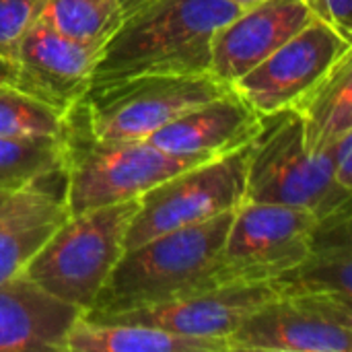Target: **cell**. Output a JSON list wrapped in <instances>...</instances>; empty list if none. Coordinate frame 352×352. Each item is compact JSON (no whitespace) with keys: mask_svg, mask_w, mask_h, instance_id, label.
Listing matches in <instances>:
<instances>
[{"mask_svg":"<svg viewBox=\"0 0 352 352\" xmlns=\"http://www.w3.org/2000/svg\"><path fill=\"white\" fill-rule=\"evenodd\" d=\"M136 208L138 198L68 214L21 274L82 314L91 311L126 252Z\"/></svg>","mask_w":352,"mask_h":352,"instance_id":"3","label":"cell"},{"mask_svg":"<svg viewBox=\"0 0 352 352\" xmlns=\"http://www.w3.org/2000/svg\"><path fill=\"white\" fill-rule=\"evenodd\" d=\"M245 200L285 204L322 219L351 204L352 192L334 182L326 148H307L301 116L285 107L260 116L248 146Z\"/></svg>","mask_w":352,"mask_h":352,"instance_id":"4","label":"cell"},{"mask_svg":"<svg viewBox=\"0 0 352 352\" xmlns=\"http://www.w3.org/2000/svg\"><path fill=\"white\" fill-rule=\"evenodd\" d=\"M314 16L307 0H262L243 8L217 31L210 72L231 87Z\"/></svg>","mask_w":352,"mask_h":352,"instance_id":"13","label":"cell"},{"mask_svg":"<svg viewBox=\"0 0 352 352\" xmlns=\"http://www.w3.org/2000/svg\"><path fill=\"white\" fill-rule=\"evenodd\" d=\"M239 12L225 0H153L103 45L91 87L142 74H208L212 39Z\"/></svg>","mask_w":352,"mask_h":352,"instance_id":"1","label":"cell"},{"mask_svg":"<svg viewBox=\"0 0 352 352\" xmlns=\"http://www.w3.org/2000/svg\"><path fill=\"white\" fill-rule=\"evenodd\" d=\"M64 138H2L0 136V192L14 194L27 188L64 182Z\"/></svg>","mask_w":352,"mask_h":352,"instance_id":"20","label":"cell"},{"mask_svg":"<svg viewBox=\"0 0 352 352\" xmlns=\"http://www.w3.org/2000/svg\"><path fill=\"white\" fill-rule=\"evenodd\" d=\"M68 116L23 93L14 85L0 87L2 138H64Z\"/></svg>","mask_w":352,"mask_h":352,"instance_id":"22","label":"cell"},{"mask_svg":"<svg viewBox=\"0 0 352 352\" xmlns=\"http://www.w3.org/2000/svg\"><path fill=\"white\" fill-rule=\"evenodd\" d=\"M311 10L344 39L352 41V0H314Z\"/></svg>","mask_w":352,"mask_h":352,"instance_id":"25","label":"cell"},{"mask_svg":"<svg viewBox=\"0 0 352 352\" xmlns=\"http://www.w3.org/2000/svg\"><path fill=\"white\" fill-rule=\"evenodd\" d=\"M231 93L214 74H142L91 87L74 107L85 130L101 142L148 140L182 113Z\"/></svg>","mask_w":352,"mask_h":352,"instance_id":"6","label":"cell"},{"mask_svg":"<svg viewBox=\"0 0 352 352\" xmlns=\"http://www.w3.org/2000/svg\"><path fill=\"white\" fill-rule=\"evenodd\" d=\"M316 217L307 210L243 200L221 250L227 283H272L309 252Z\"/></svg>","mask_w":352,"mask_h":352,"instance_id":"9","label":"cell"},{"mask_svg":"<svg viewBox=\"0 0 352 352\" xmlns=\"http://www.w3.org/2000/svg\"><path fill=\"white\" fill-rule=\"evenodd\" d=\"M153 0H120L122 10H124V19H128L130 14L138 12L140 8H144L146 4H151Z\"/></svg>","mask_w":352,"mask_h":352,"instance_id":"27","label":"cell"},{"mask_svg":"<svg viewBox=\"0 0 352 352\" xmlns=\"http://www.w3.org/2000/svg\"><path fill=\"white\" fill-rule=\"evenodd\" d=\"M229 352H351L352 301L276 293L229 338Z\"/></svg>","mask_w":352,"mask_h":352,"instance_id":"8","label":"cell"},{"mask_svg":"<svg viewBox=\"0 0 352 352\" xmlns=\"http://www.w3.org/2000/svg\"><path fill=\"white\" fill-rule=\"evenodd\" d=\"M225 2H229V4H233V6H239V8L243 10V8L256 6V4H258V2H262V0H225Z\"/></svg>","mask_w":352,"mask_h":352,"instance_id":"28","label":"cell"},{"mask_svg":"<svg viewBox=\"0 0 352 352\" xmlns=\"http://www.w3.org/2000/svg\"><path fill=\"white\" fill-rule=\"evenodd\" d=\"M66 352H229V346L227 340L182 336L153 326L80 316L66 338Z\"/></svg>","mask_w":352,"mask_h":352,"instance_id":"18","label":"cell"},{"mask_svg":"<svg viewBox=\"0 0 352 352\" xmlns=\"http://www.w3.org/2000/svg\"><path fill=\"white\" fill-rule=\"evenodd\" d=\"M291 107L301 116L305 144L311 153L352 132V50Z\"/></svg>","mask_w":352,"mask_h":352,"instance_id":"19","label":"cell"},{"mask_svg":"<svg viewBox=\"0 0 352 352\" xmlns=\"http://www.w3.org/2000/svg\"><path fill=\"white\" fill-rule=\"evenodd\" d=\"M351 204L316 221L307 256L272 280L276 293H318L352 301Z\"/></svg>","mask_w":352,"mask_h":352,"instance_id":"16","label":"cell"},{"mask_svg":"<svg viewBox=\"0 0 352 352\" xmlns=\"http://www.w3.org/2000/svg\"><path fill=\"white\" fill-rule=\"evenodd\" d=\"M330 159L332 177L334 182L352 192V132H346L332 140L328 146H324Z\"/></svg>","mask_w":352,"mask_h":352,"instance_id":"24","label":"cell"},{"mask_svg":"<svg viewBox=\"0 0 352 352\" xmlns=\"http://www.w3.org/2000/svg\"><path fill=\"white\" fill-rule=\"evenodd\" d=\"M274 295L276 289L272 283H229L155 307L85 318L142 324L194 338L227 340L260 305L270 301Z\"/></svg>","mask_w":352,"mask_h":352,"instance_id":"12","label":"cell"},{"mask_svg":"<svg viewBox=\"0 0 352 352\" xmlns=\"http://www.w3.org/2000/svg\"><path fill=\"white\" fill-rule=\"evenodd\" d=\"M231 219L233 212H225L126 250L93 309L82 316L155 307L229 285L221 266V250Z\"/></svg>","mask_w":352,"mask_h":352,"instance_id":"2","label":"cell"},{"mask_svg":"<svg viewBox=\"0 0 352 352\" xmlns=\"http://www.w3.org/2000/svg\"><path fill=\"white\" fill-rule=\"evenodd\" d=\"M80 316V309L19 274L0 285V352L66 351Z\"/></svg>","mask_w":352,"mask_h":352,"instance_id":"15","label":"cell"},{"mask_svg":"<svg viewBox=\"0 0 352 352\" xmlns=\"http://www.w3.org/2000/svg\"><path fill=\"white\" fill-rule=\"evenodd\" d=\"M352 41L314 16L289 41L231 85L233 93L258 116L291 107L346 52Z\"/></svg>","mask_w":352,"mask_h":352,"instance_id":"10","label":"cell"},{"mask_svg":"<svg viewBox=\"0 0 352 352\" xmlns=\"http://www.w3.org/2000/svg\"><path fill=\"white\" fill-rule=\"evenodd\" d=\"M99 56V47L64 37L39 16L19 45L14 87L68 116L91 89Z\"/></svg>","mask_w":352,"mask_h":352,"instance_id":"11","label":"cell"},{"mask_svg":"<svg viewBox=\"0 0 352 352\" xmlns=\"http://www.w3.org/2000/svg\"><path fill=\"white\" fill-rule=\"evenodd\" d=\"M45 0H0V56L14 62L25 33L41 16Z\"/></svg>","mask_w":352,"mask_h":352,"instance_id":"23","label":"cell"},{"mask_svg":"<svg viewBox=\"0 0 352 352\" xmlns=\"http://www.w3.org/2000/svg\"><path fill=\"white\" fill-rule=\"evenodd\" d=\"M41 19L64 37L103 50L124 23L120 0H45Z\"/></svg>","mask_w":352,"mask_h":352,"instance_id":"21","label":"cell"},{"mask_svg":"<svg viewBox=\"0 0 352 352\" xmlns=\"http://www.w3.org/2000/svg\"><path fill=\"white\" fill-rule=\"evenodd\" d=\"M8 196H10V194H6V192H0V206H2V204L8 200Z\"/></svg>","mask_w":352,"mask_h":352,"instance_id":"29","label":"cell"},{"mask_svg":"<svg viewBox=\"0 0 352 352\" xmlns=\"http://www.w3.org/2000/svg\"><path fill=\"white\" fill-rule=\"evenodd\" d=\"M258 122L260 116L231 89V93L182 113L157 130L148 142L169 155L217 159L248 146Z\"/></svg>","mask_w":352,"mask_h":352,"instance_id":"14","label":"cell"},{"mask_svg":"<svg viewBox=\"0 0 352 352\" xmlns=\"http://www.w3.org/2000/svg\"><path fill=\"white\" fill-rule=\"evenodd\" d=\"M202 161L210 159L169 155L148 140H95L72 109L66 126L64 167V202L68 214L134 200L159 182Z\"/></svg>","mask_w":352,"mask_h":352,"instance_id":"5","label":"cell"},{"mask_svg":"<svg viewBox=\"0 0 352 352\" xmlns=\"http://www.w3.org/2000/svg\"><path fill=\"white\" fill-rule=\"evenodd\" d=\"M307 2H309V6H311V2H314V0H307Z\"/></svg>","mask_w":352,"mask_h":352,"instance_id":"30","label":"cell"},{"mask_svg":"<svg viewBox=\"0 0 352 352\" xmlns=\"http://www.w3.org/2000/svg\"><path fill=\"white\" fill-rule=\"evenodd\" d=\"M14 78H16V66L14 62L6 60L0 56V87H8V85H14Z\"/></svg>","mask_w":352,"mask_h":352,"instance_id":"26","label":"cell"},{"mask_svg":"<svg viewBox=\"0 0 352 352\" xmlns=\"http://www.w3.org/2000/svg\"><path fill=\"white\" fill-rule=\"evenodd\" d=\"M64 192L37 186L14 192L0 206V285L19 276L35 252L66 221Z\"/></svg>","mask_w":352,"mask_h":352,"instance_id":"17","label":"cell"},{"mask_svg":"<svg viewBox=\"0 0 352 352\" xmlns=\"http://www.w3.org/2000/svg\"><path fill=\"white\" fill-rule=\"evenodd\" d=\"M248 146L192 165L138 196V208L126 235V250L163 233L233 212L245 200Z\"/></svg>","mask_w":352,"mask_h":352,"instance_id":"7","label":"cell"}]
</instances>
